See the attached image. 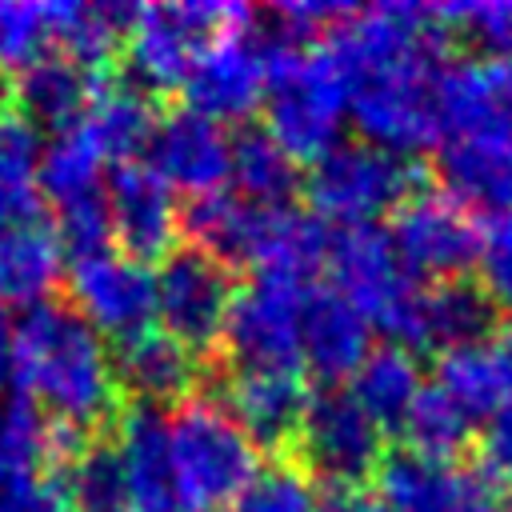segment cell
<instances>
[{
	"label": "cell",
	"mask_w": 512,
	"mask_h": 512,
	"mask_svg": "<svg viewBox=\"0 0 512 512\" xmlns=\"http://www.w3.org/2000/svg\"><path fill=\"white\" fill-rule=\"evenodd\" d=\"M12 380L20 396L64 432L84 436L116 412L120 380L108 340L72 304H36L12 328Z\"/></svg>",
	"instance_id": "cell-1"
},
{
	"label": "cell",
	"mask_w": 512,
	"mask_h": 512,
	"mask_svg": "<svg viewBox=\"0 0 512 512\" xmlns=\"http://www.w3.org/2000/svg\"><path fill=\"white\" fill-rule=\"evenodd\" d=\"M184 228L192 232L196 248L224 268L244 264L256 272H296L308 280L324 264L332 240L316 216L288 204H256L232 188L200 196L188 208Z\"/></svg>",
	"instance_id": "cell-2"
},
{
	"label": "cell",
	"mask_w": 512,
	"mask_h": 512,
	"mask_svg": "<svg viewBox=\"0 0 512 512\" xmlns=\"http://www.w3.org/2000/svg\"><path fill=\"white\" fill-rule=\"evenodd\" d=\"M344 120H352V92L328 44L312 48L276 36L264 92V132L292 160L312 164L340 144Z\"/></svg>",
	"instance_id": "cell-3"
},
{
	"label": "cell",
	"mask_w": 512,
	"mask_h": 512,
	"mask_svg": "<svg viewBox=\"0 0 512 512\" xmlns=\"http://www.w3.org/2000/svg\"><path fill=\"white\" fill-rule=\"evenodd\" d=\"M172 480L188 512H228L252 484L256 444L220 400L192 396L164 416Z\"/></svg>",
	"instance_id": "cell-4"
},
{
	"label": "cell",
	"mask_w": 512,
	"mask_h": 512,
	"mask_svg": "<svg viewBox=\"0 0 512 512\" xmlns=\"http://www.w3.org/2000/svg\"><path fill=\"white\" fill-rule=\"evenodd\" d=\"M440 56L400 60L348 80L352 92V124L364 132V144L384 152L408 156L424 152L440 140V112H436V76Z\"/></svg>",
	"instance_id": "cell-5"
},
{
	"label": "cell",
	"mask_w": 512,
	"mask_h": 512,
	"mask_svg": "<svg viewBox=\"0 0 512 512\" xmlns=\"http://www.w3.org/2000/svg\"><path fill=\"white\" fill-rule=\"evenodd\" d=\"M336 292L380 332L396 336V344L408 348L412 324H416V308H420V292L424 284H416V276L400 264L388 232H380L376 224L364 228H340L328 240V256H324Z\"/></svg>",
	"instance_id": "cell-6"
},
{
	"label": "cell",
	"mask_w": 512,
	"mask_h": 512,
	"mask_svg": "<svg viewBox=\"0 0 512 512\" xmlns=\"http://www.w3.org/2000/svg\"><path fill=\"white\" fill-rule=\"evenodd\" d=\"M248 24V8L216 0L144 4L132 12L124 32V56L140 88H180L196 56L228 28Z\"/></svg>",
	"instance_id": "cell-7"
},
{
	"label": "cell",
	"mask_w": 512,
	"mask_h": 512,
	"mask_svg": "<svg viewBox=\"0 0 512 512\" xmlns=\"http://www.w3.org/2000/svg\"><path fill=\"white\" fill-rule=\"evenodd\" d=\"M412 164L376 144H336L308 164L304 192L316 208V220L340 228H364L376 216H392L412 192Z\"/></svg>",
	"instance_id": "cell-8"
},
{
	"label": "cell",
	"mask_w": 512,
	"mask_h": 512,
	"mask_svg": "<svg viewBox=\"0 0 512 512\" xmlns=\"http://www.w3.org/2000/svg\"><path fill=\"white\" fill-rule=\"evenodd\" d=\"M312 280L296 272H256L236 288L224 344L236 368L252 372H300V324Z\"/></svg>",
	"instance_id": "cell-9"
},
{
	"label": "cell",
	"mask_w": 512,
	"mask_h": 512,
	"mask_svg": "<svg viewBox=\"0 0 512 512\" xmlns=\"http://www.w3.org/2000/svg\"><path fill=\"white\" fill-rule=\"evenodd\" d=\"M388 240L412 276H428L436 284L460 280V272L480 256V228L472 212L444 188H412L388 216Z\"/></svg>",
	"instance_id": "cell-10"
},
{
	"label": "cell",
	"mask_w": 512,
	"mask_h": 512,
	"mask_svg": "<svg viewBox=\"0 0 512 512\" xmlns=\"http://www.w3.org/2000/svg\"><path fill=\"white\" fill-rule=\"evenodd\" d=\"M236 284L220 260L200 248H176L156 272V320L196 356L224 340Z\"/></svg>",
	"instance_id": "cell-11"
},
{
	"label": "cell",
	"mask_w": 512,
	"mask_h": 512,
	"mask_svg": "<svg viewBox=\"0 0 512 512\" xmlns=\"http://www.w3.org/2000/svg\"><path fill=\"white\" fill-rule=\"evenodd\" d=\"M72 308L104 336L132 340L156 324V272L120 248H100L72 260Z\"/></svg>",
	"instance_id": "cell-12"
},
{
	"label": "cell",
	"mask_w": 512,
	"mask_h": 512,
	"mask_svg": "<svg viewBox=\"0 0 512 512\" xmlns=\"http://www.w3.org/2000/svg\"><path fill=\"white\" fill-rule=\"evenodd\" d=\"M268 72H272V40L256 36L248 24L228 28L188 68L180 84L184 108L208 120H220V124L240 120L256 104H264Z\"/></svg>",
	"instance_id": "cell-13"
},
{
	"label": "cell",
	"mask_w": 512,
	"mask_h": 512,
	"mask_svg": "<svg viewBox=\"0 0 512 512\" xmlns=\"http://www.w3.org/2000/svg\"><path fill=\"white\" fill-rule=\"evenodd\" d=\"M296 444L332 484H360L372 468H380L384 428L356 404L348 388H324L308 396Z\"/></svg>",
	"instance_id": "cell-14"
},
{
	"label": "cell",
	"mask_w": 512,
	"mask_h": 512,
	"mask_svg": "<svg viewBox=\"0 0 512 512\" xmlns=\"http://www.w3.org/2000/svg\"><path fill=\"white\" fill-rule=\"evenodd\" d=\"M148 168L172 192H188L196 200L224 192L232 176V136L220 120H208L192 108H172L152 128Z\"/></svg>",
	"instance_id": "cell-15"
},
{
	"label": "cell",
	"mask_w": 512,
	"mask_h": 512,
	"mask_svg": "<svg viewBox=\"0 0 512 512\" xmlns=\"http://www.w3.org/2000/svg\"><path fill=\"white\" fill-rule=\"evenodd\" d=\"M108 204V228L124 256L148 264L176 252V232L184 224L176 192L140 160H128L112 168L104 184Z\"/></svg>",
	"instance_id": "cell-16"
},
{
	"label": "cell",
	"mask_w": 512,
	"mask_h": 512,
	"mask_svg": "<svg viewBox=\"0 0 512 512\" xmlns=\"http://www.w3.org/2000/svg\"><path fill=\"white\" fill-rule=\"evenodd\" d=\"M444 192L464 208L492 216L512 208V128L444 136L436 152Z\"/></svg>",
	"instance_id": "cell-17"
},
{
	"label": "cell",
	"mask_w": 512,
	"mask_h": 512,
	"mask_svg": "<svg viewBox=\"0 0 512 512\" xmlns=\"http://www.w3.org/2000/svg\"><path fill=\"white\" fill-rule=\"evenodd\" d=\"M232 420L248 432L256 448H288L300 436L304 408H308V388L300 372H252L236 368L228 376L224 400H220Z\"/></svg>",
	"instance_id": "cell-18"
},
{
	"label": "cell",
	"mask_w": 512,
	"mask_h": 512,
	"mask_svg": "<svg viewBox=\"0 0 512 512\" xmlns=\"http://www.w3.org/2000/svg\"><path fill=\"white\" fill-rule=\"evenodd\" d=\"M372 352V324L336 292L312 288L300 324V364L324 380H352V372Z\"/></svg>",
	"instance_id": "cell-19"
},
{
	"label": "cell",
	"mask_w": 512,
	"mask_h": 512,
	"mask_svg": "<svg viewBox=\"0 0 512 512\" xmlns=\"http://www.w3.org/2000/svg\"><path fill=\"white\" fill-rule=\"evenodd\" d=\"M108 160L100 156V148L88 140V132L80 124L60 128L44 152H40V196L56 208V224L64 220H80L92 212H104V176Z\"/></svg>",
	"instance_id": "cell-20"
},
{
	"label": "cell",
	"mask_w": 512,
	"mask_h": 512,
	"mask_svg": "<svg viewBox=\"0 0 512 512\" xmlns=\"http://www.w3.org/2000/svg\"><path fill=\"white\" fill-rule=\"evenodd\" d=\"M112 444L120 452V468L128 484V512H188L172 480L168 436H164L160 412L152 408L124 412Z\"/></svg>",
	"instance_id": "cell-21"
},
{
	"label": "cell",
	"mask_w": 512,
	"mask_h": 512,
	"mask_svg": "<svg viewBox=\"0 0 512 512\" xmlns=\"http://www.w3.org/2000/svg\"><path fill=\"white\" fill-rule=\"evenodd\" d=\"M436 384L472 420L500 412L512 400V324L500 328V332H488L476 344L444 352Z\"/></svg>",
	"instance_id": "cell-22"
},
{
	"label": "cell",
	"mask_w": 512,
	"mask_h": 512,
	"mask_svg": "<svg viewBox=\"0 0 512 512\" xmlns=\"http://www.w3.org/2000/svg\"><path fill=\"white\" fill-rule=\"evenodd\" d=\"M60 272H64V244L56 224L36 216L0 232V304H16L24 312L48 304Z\"/></svg>",
	"instance_id": "cell-23"
},
{
	"label": "cell",
	"mask_w": 512,
	"mask_h": 512,
	"mask_svg": "<svg viewBox=\"0 0 512 512\" xmlns=\"http://www.w3.org/2000/svg\"><path fill=\"white\" fill-rule=\"evenodd\" d=\"M472 472L456 464L428 460L416 452H396L376 468V500L380 512H460L468 496Z\"/></svg>",
	"instance_id": "cell-24"
},
{
	"label": "cell",
	"mask_w": 512,
	"mask_h": 512,
	"mask_svg": "<svg viewBox=\"0 0 512 512\" xmlns=\"http://www.w3.org/2000/svg\"><path fill=\"white\" fill-rule=\"evenodd\" d=\"M436 112H440V140L464 132L512 128V108L504 100L496 60L444 64L436 76Z\"/></svg>",
	"instance_id": "cell-25"
},
{
	"label": "cell",
	"mask_w": 512,
	"mask_h": 512,
	"mask_svg": "<svg viewBox=\"0 0 512 512\" xmlns=\"http://www.w3.org/2000/svg\"><path fill=\"white\" fill-rule=\"evenodd\" d=\"M492 320H496V308L484 296V288H476L468 280H444V284H432L420 292L408 348L452 352V348L484 340L492 332Z\"/></svg>",
	"instance_id": "cell-26"
},
{
	"label": "cell",
	"mask_w": 512,
	"mask_h": 512,
	"mask_svg": "<svg viewBox=\"0 0 512 512\" xmlns=\"http://www.w3.org/2000/svg\"><path fill=\"white\" fill-rule=\"evenodd\" d=\"M116 380L120 388L136 392L144 404L184 400L196 384V352L184 348L164 328H148L132 340H124L116 352Z\"/></svg>",
	"instance_id": "cell-27"
},
{
	"label": "cell",
	"mask_w": 512,
	"mask_h": 512,
	"mask_svg": "<svg viewBox=\"0 0 512 512\" xmlns=\"http://www.w3.org/2000/svg\"><path fill=\"white\" fill-rule=\"evenodd\" d=\"M96 92V80L84 64L48 52L36 64H28L16 80V100H20V116L28 124H48V128H68L84 116L88 100Z\"/></svg>",
	"instance_id": "cell-28"
},
{
	"label": "cell",
	"mask_w": 512,
	"mask_h": 512,
	"mask_svg": "<svg viewBox=\"0 0 512 512\" xmlns=\"http://www.w3.org/2000/svg\"><path fill=\"white\" fill-rule=\"evenodd\" d=\"M76 124L88 132V140L100 148V156L120 168L136 152L148 148L156 116H152V104L140 84H96V92Z\"/></svg>",
	"instance_id": "cell-29"
},
{
	"label": "cell",
	"mask_w": 512,
	"mask_h": 512,
	"mask_svg": "<svg viewBox=\"0 0 512 512\" xmlns=\"http://www.w3.org/2000/svg\"><path fill=\"white\" fill-rule=\"evenodd\" d=\"M348 392L356 396V404L380 424H404L408 408L416 404V396L424 392V376H420V364L412 356V348L404 344H384V348H372L364 356V364L352 372V384Z\"/></svg>",
	"instance_id": "cell-30"
},
{
	"label": "cell",
	"mask_w": 512,
	"mask_h": 512,
	"mask_svg": "<svg viewBox=\"0 0 512 512\" xmlns=\"http://www.w3.org/2000/svg\"><path fill=\"white\" fill-rule=\"evenodd\" d=\"M136 8L124 4H88V0H64L48 4V24H52V52L84 64L88 72L104 64L116 44L128 32Z\"/></svg>",
	"instance_id": "cell-31"
},
{
	"label": "cell",
	"mask_w": 512,
	"mask_h": 512,
	"mask_svg": "<svg viewBox=\"0 0 512 512\" xmlns=\"http://www.w3.org/2000/svg\"><path fill=\"white\" fill-rule=\"evenodd\" d=\"M40 152L36 128L16 112H0V232L36 220Z\"/></svg>",
	"instance_id": "cell-32"
},
{
	"label": "cell",
	"mask_w": 512,
	"mask_h": 512,
	"mask_svg": "<svg viewBox=\"0 0 512 512\" xmlns=\"http://www.w3.org/2000/svg\"><path fill=\"white\" fill-rule=\"evenodd\" d=\"M72 432L52 428L24 396L0 400V492L48 464V456H68Z\"/></svg>",
	"instance_id": "cell-33"
},
{
	"label": "cell",
	"mask_w": 512,
	"mask_h": 512,
	"mask_svg": "<svg viewBox=\"0 0 512 512\" xmlns=\"http://www.w3.org/2000/svg\"><path fill=\"white\" fill-rule=\"evenodd\" d=\"M232 192L256 204H288L296 192V160L268 136V132H240L232 136Z\"/></svg>",
	"instance_id": "cell-34"
},
{
	"label": "cell",
	"mask_w": 512,
	"mask_h": 512,
	"mask_svg": "<svg viewBox=\"0 0 512 512\" xmlns=\"http://www.w3.org/2000/svg\"><path fill=\"white\" fill-rule=\"evenodd\" d=\"M400 428H404L408 452L444 460V464H452V456L464 452L472 440V416L440 384H424V392L416 396Z\"/></svg>",
	"instance_id": "cell-35"
},
{
	"label": "cell",
	"mask_w": 512,
	"mask_h": 512,
	"mask_svg": "<svg viewBox=\"0 0 512 512\" xmlns=\"http://www.w3.org/2000/svg\"><path fill=\"white\" fill-rule=\"evenodd\" d=\"M68 504L76 512H128L120 452L108 440H84L68 456Z\"/></svg>",
	"instance_id": "cell-36"
},
{
	"label": "cell",
	"mask_w": 512,
	"mask_h": 512,
	"mask_svg": "<svg viewBox=\"0 0 512 512\" xmlns=\"http://www.w3.org/2000/svg\"><path fill=\"white\" fill-rule=\"evenodd\" d=\"M48 52H52L48 4L0 0V68L24 72L28 64H36Z\"/></svg>",
	"instance_id": "cell-37"
},
{
	"label": "cell",
	"mask_w": 512,
	"mask_h": 512,
	"mask_svg": "<svg viewBox=\"0 0 512 512\" xmlns=\"http://www.w3.org/2000/svg\"><path fill=\"white\" fill-rule=\"evenodd\" d=\"M316 488L308 472L292 464H272L252 476V484L240 492L232 512H316Z\"/></svg>",
	"instance_id": "cell-38"
},
{
	"label": "cell",
	"mask_w": 512,
	"mask_h": 512,
	"mask_svg": "<svg viewBox=\"0 0 512 512\" xmlns=\"http://www.w3.org/2000/svg\"><path fill=\"white\" fill-rule=\"evenodd\" d=\"M480 288L496 312L512 316V208L492 216L480 232Z\"/></svg>",
	"instance_id": "cell-39"
},
{
	"label": "cell",
	"mask_w": 512,
	"mask_h": 512,
	"mask_svg": "<svg viewBox=\"0 0 512 512\" xmlns=\"http://www.w3.org/2000/svg\"><path fill=\"white\" fill-rule=\"evenodd\" d=\"M448 28H464L472 40H480L492 52L512 48V0H484V4H440Z\"/></svg>",
	"instance_id": "cell-40"
},
{
	"label": "cell",
	"mask_w": 512,
	"mask_h": 512,
	"mask_svg": "<svg viewBox=\"0 0 512 512\" xmlns=\"http://www.w3.org/2000/svg\"><path fill=\"white\" fill-rule=\"evenodd\" d=\"M0 512H72V504L64 480L40 468L0 492Z\"/></svg>",
	"instance_id": "cell-41"
},
{
	"label": "cell",
	"mask_w": 512,
	"mask_h": 512,
	"mask_svg": "<svg viewBox=\"0 0 512 512\" xmlns=\"http://www.w3.org/2000/svg\"><path fill=\"white\" fill-rule=\"evenodd\" d=\"M484 456H488V468L500 472V476H512V400L488 416V428H484Z\"/></svg>",
	"instance_id": "cell-42"
},
{
	"label": "cell",
	"mask_w": 512,
	"mask_h": 512,
	"mask_svg": "<svg viewBox=\"0 0 512 512\" xmlns=\"http://www.w3.org/2000/svg\"><path fill=\"white\" fill-rule=\"evenodd\" d=\"M316 512H380L376 492H364L360 484H332L320 500Z\"/></svg>",
	"instance_id": "cell-43"
},
{
	"label": "cell",
	"mask_w": 512,
	"mask_h": 512,
	"mask_svg": "<svg viewBox=\"0 0 512 512\" xmlns=\"http://www.w3.org/2000/svg\"><path fill=\"white\" fill-rule=\"evenodd\" d=\"M460 512H512V504L500 496V488H496L492 480L472 476V484H468V496H464Z\"/></svg>",
	"instance_id": "cell-44"
},
{
	"label": "cell",
	"mask_w": 512,
	"mask_h": 512,
	"mask_svg": "<svg viewBox=\"0 0 512 512\" xmlns=\"http://www.w3.org/2000/svg\"><path fill=\"white\" fill-rule=\"evenodd\" d=\"M12 380V328L0 320V388Z\"/></svg>",
	"instance_id": "cell-45"
},
{
	"label": "cell",
	"mask_w": 512,
	"mask_h": 512,
	"mask_svg": "<svg viewBox=\"0 0 512 512\" xmlns=\"http://www.w3.org/2000/svg\"><path fill=\"white\" fill-rule=\"evenodd\" d=\"M496 76H500V88H504V100H508V108H512V48L496 60Z\"/></svg>",
	"instance_id": "cell-46"
},
{
	"label": "cell",
	"mask_w": 512,
	"mask_h": 512,
	"mask_svg": "<svg viewBox=\"0 0 512 512\" xmlns=\"http://www.w3.org/2000/svg\"><path fill=\"white\" fill-rule=\"evenodd\" d=\"M4 100H8V80H4V68H0V112H4Z\"/></svg>",
	"instance_id": "cell-47"
},
{
	"label": "cell",
	"mask_w": 512,
	"mask_h": 512,
	"mask_svg": "<svg viewBox=\"0 0 512 512\" xmlns=\"http://www.w3.org/2000/svg\"><path fill=\"white\" fill-rule=\"evenodd\" d=\"M228 512H232V508H228Z\"/></svg>",
	"instance_id": "cell-48"
}]
</instances>
